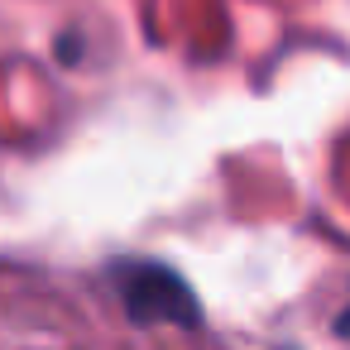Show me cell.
Listing matches in <instances>:
<instances>
[{
	"mask_svg": "<svg viewBox=\"0 0 350 350\" xmlns=\"http://www.w3.org/2000/svg\"><path fill=\"white\" fill-rule=\"evenodd\" d=\"M111 283L135 326H202L197 293L159 259H120L111 264Z\"/></svg>",
	"mask_w": 350,
	"mask_h": 350,
	"instance_id": "1",
	"label": "cell"
}]
</instances>
